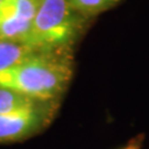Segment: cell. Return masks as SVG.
Masks as SVG:
<instances>
[{
  "instance_id": "6da1fadb",
  "label": "cell",
  "mask_w": 149,
  "mask_h": 149,
  "mask_svg": "<svg viewBox=\"0 0 149 149\" xmlns=\"http://www.w3.org/2000/svg\"><path fill=\"white\" fill-rule=\"evenodd\" d=\"M65 49L37 51L20 64L0 72V86L18 91L33 100H53L63 93L73 74Z\"/></svg>"
},
{
  "instance_id": "7a4b0ae2",
  "label": "cell",
  "mask_w": 149,
  "mask_h": 149,
  "mask_svg": "<svg viewBox=\"0 0 149 149\" xmlns=\"http://www.w3.org/2000/svg\"><path fill=\"white\" fill-rule=\"evenodd\" d=\"M80 29V17L69 0H41L27 44L37 51L65 49Z\"/></svg>"
},
{
  "instance_id": "3957f363",
  "label": "cell",
  "mask_w": 149,
  "mask_h": 149,
  "mask_svg": "<svg viewBox=\"0 0 149 149\" xmlns=\"http://www.w3.org/2000/svg\"><path fill=\"white\" fill-rule=\"evenodd\" d=\"M51 117L50 107L33 105L0 115V143L16 141L36 134Z\"/></svg>"
},
{
  "instance_id": "277c9868",
  "label": "cell",
  "mask_w": 149,
  "mask_h": 149,
  "mask_svg": "<svg viewBox=\"0 0 149 149\" xmlns=\"http://www.w3.org/2000/svg\"><path fill=\"white\" fill-rule=\"evenodd\" d=\"M34 52L37 50L26 43L0 39V72L20 64Z\"/></svg>"
},
{
  "instance_id": "5b68a950",
  "label": "cell",
  "mask_w": 149,
  "mask_h": 149,
  "mask_svg": "<svg viewBox=\"0 0 149 149\" xmlns=\"http://www.w3.org/2000/svg\"><path fill=\"white\" fill-rule=\"evenodd\" d=\"M31 24V21L0 15V39L27 44Z\"/></svg>"
},
{
  "instance_id": "8992f818",
  "label": "cell",
  "mask_w": 149,
  "mask_h": 149,
  "mask_svg": "<svg viewBox=\"0 0 149 149\" xmlns=\"http://www.w3.org/2000/svg\"><path fill=\"white\" fill-rule=\"evenodd\" d=\"M41 0H3L0 3V15L33 21Z\"/></svg>"
},
{
  "instance_id": "52a82bcc",
  "label": "cell",
  "mask_w": 149,
  "mask_h": 149,
  "mask_svg": "<svg viewBox=\"0 0 149 149\" xmlns=\"http://www.w3.org/2000/svg\"><path fill=\"white\" fill-rule=\"evenodd\" d=\"M34 103L36 100L18 91L0 86V115L26 108L33 105Z\"/></svg>"
},
{
  "instance_id": "ba28073f",
  "label": "cell",
  "mask_w": 149,
  "mask_h": 149,
  "mask_svg": "<svg viewBox=\"0 0 149 149\" xmlns=\"http://www.w3.org/2000/svg\"><path fill=\"white\" fill-rule=\"evenodd\" d=\"M77 12L97 13L115 6L119 0H69Z\"/></svg>"
},
{
  "instance_id": "9c48e42d",
  "label": "cell",
  "mask_w": 149,
  "mask_h": 149,
  "mask_svg": "<svg viewBox=\"0 0 149 149\" xmlns=\"http://www.w3.org/2000/svg\"><path fill=\"white\" fill-rule=\"evenodd\" d=\"M123 149H140V144L138 141H134V143L129 144L126 147H124Z\"/></svg>"
},
{
  "instance_id": "30bf717a",
  "label": "cell",
  "mask_w": 149,
  "mask_h": 149,
  "mask_svg": "<svg viewBox=\"0 0 149 149\" xmlns=\"http://www.w3.org/2000/svg\"><path fill=\"white\" fill-rule=\"evenodd\" d=\"M2 1H3V0H0V3H1V2H2Z\"/></svg>"
}]
</instances>
